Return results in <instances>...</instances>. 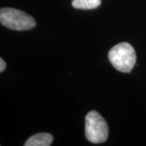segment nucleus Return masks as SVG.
Returning a JSON list of instances; mask_svg holds the SVG:
<instances>
[{
  "label": "nucleus",
  "mask_w": 146,
  "mask_h": 146,
  "mask_svg": "<svg viewBox=\"0 0 146 146\" xmlns=\"http://www.w3.org/2000/svg\"><path fill=\"white\" fill-rule=\"evenodd\" d=\"M72 4L76 9L91 10L98 7L102 4V0H72Z\"/></svg>",
  "instance_id": "39448f33"
},
{
  "label": "nucleus",
  "mask_w": 146,
  "mask_h": 146,
  "mask_svg": "<svg viewBox=\"0 0 146 146\" xmlns=\"http://www.w3.org/2000/svg\"><path fill=\"white\" fill-rule=\"evenodd\" d=\"M108 58L112 66L121 72H130L136 64V54L129 43L122 42L110 50Z\"/></svg>",
  "instance_id": "f257e3e1"
},
{
  "label": "nucleus",
  "mask_w": 146,
  "mask_h": 146,
  "mask_svg": "<svg viewBox=\"0 0 146 146\" xmlns=\"http://www.w3.org/2000/svg\"><path fill=\"white\" fill-rule=\"evenodd\" d=\"M53 139L54 137L50 133H37L30 136L25 143V146H50Z\"/></svg>",
  "instance_id": "20e7f679"
},
{
  "label": "nucleus",
  "mask_w": 146,
  "mask_h": 146,
  "mask_svg": "<svg viewBox=\"0 0 146 146\" xmlns=\"http://www.w3.org/2000/svg\"><path fill=\"white\" fill-rule=\"evenodd\" d=\"M109 127L103 117L96 110H91L85 117V137L94 144L106 141Z\"/></svg>",
  "instance_id": "7ed1b4c3"
},
{
  "label": "nucleus",
  "mask_w": 146,
  "mask_h": 146,
  "mask_svg": "<svg viewBox=\"0 0 146 146\" xmlns=\"http://www.w3.org/2000/svg\"><path fill=\"white\" fill-rule=\"evenodd\" d=\"M0 22L3 26L16 31L29 30L36 26V21L33 17L11 7L0 9Z\"/></svg>",
  "instance_id": "f03ea898"
},
{
  "label": "nucleus",
  "mask_w": 146,
  "mask_h": 146,
  "mask_svg": "<svg viewBox=\"0 0 146 146\" xmlns=\"http://www.w3.org/2000/svg\"><path fill=\"white\" fill-rule=\"evenodd\" d=\"M6 68V63L5 61L1 58H0V72H3Z\"/></svg>",
  "instance_id": "423d86ee"
}]
</instances>
